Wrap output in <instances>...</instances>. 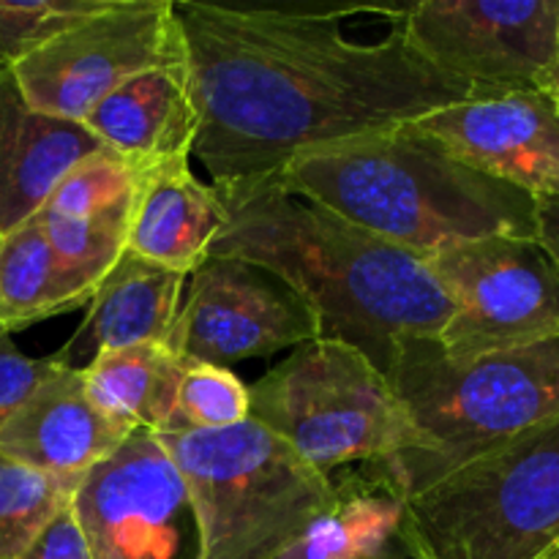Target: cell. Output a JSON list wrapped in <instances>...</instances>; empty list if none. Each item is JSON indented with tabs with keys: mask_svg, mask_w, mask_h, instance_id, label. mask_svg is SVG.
I'll return each instance as SVG.
<instances>
[{
	"mask_svg": "<svg viewBox=\"0 0 559 559\" xmlns=\"http://www.w3.org/2000/svg\"><path fill=\"white\" fill-rule=\"evenodd\" d=\"M183 480L197 559H276L336 502V484L257 420L156 435Z\"/></svg>",
	"mask_w": 559,
	"mask_h": 559,
	"instance_id": "5",
	"label": "cell"
},
{
	"mask_svg": "<svg viewBox=\"0 0 559 559\" xmlns=\"http://www.w3.org/2000/svg\"><path fill=\"white\" fill-rule=\"evenodd\" d=\"M535 240L559 271V197H535Z\"/></svg>",
	"mask_w": 559,
	"mask_h": 559,
	"instance_id": "27",
	"label": "cell"
},
{
	"mask_svg": "<svg viewBox=\"0 0 559 559\" xmlns=\"http://www.w3.org/2000/svg\"><path fill=\"white\" fill-rule=\"evenodd\" d=\"M271 178L420 260L497 235L535 238L533 194L462 162L418 123L304 153Z\"/></svg>",
	"mask_w": 559,
	"mask_h": 559,
	"instance_id": "3",
	"label": "cell"
},
{
	"mask_svg": "<svg viewBox=\"0 0 559 559\" xmlns=\"http://www.w3.org/2000/svg\"><path fill=\"white\" fill-rule=\"evenodd\" d=\"M409 559H546L559 551V415L404 500Z\"/></svg>",
	"mask_w": 559,
	"mask_h": 559,
	"instance_id": "6",
	"label": "cell"
},
{
	"mask_svg": "<svg viewBox=\"0 0 559 559\" xmlns=\"http://www.w3.org/2000/svg\"><path fill=\"white\" fill-rule=\"evenodd\" d=\"M385 377L407 440L369 469L404 500L559 415V338L467 360L437 338H399Z\"/></svg>",
	"mask_w": 559,
	"mask_h": 559,
	"instance_id": "4",
	"label": "cell"
},
{
	"mask_svg": "<svg viewBox=\"0 0 559 559\" xmlns=\"http://www.w3.org/2000/svg\"><path fill=\"white\" fill-rule=\"evenodd\" d=\"M183 369L186 358L169 344H140L98 353L82 366V377L91 399L104 413L131 429L162 435L173 420Z\"/></svg>",
	"mask_w": 559,
	"mask_h": 559,
	"instance_id": "19",
	"label": "cell"
},
{
	"mask_svg": "<svg viewBox=\"0 0 559 559\" xmlns=\"http://www.w3.org/2000/svg\"><path fill=\"white\" fill-rule=\"evenodd\" d=\"M186 282L189 276L123 251L87 300L82 325L58 353H52L55 360L69 369H82V360L91 364L98 353L167 344L178 320Z\"/></svg>",
	"mask_w": 559,
	"mask_h": 559,
	"instance_id": "18",
	"label": "cell"
},
{
	"mask_svg": "<svg viewBox=\"0 0 559 559\" xmlns=\"http://www.w3.org/2000/svg\"><path fill=\"white\" fill-rule=\"evenodd\" d=\"M453 311L437 336L453 360L559 338V271L535 238L469 240L426 260Z\"/></svg>",
	"mask_w": 559,
	"mask_h": 559,
	"instance_id": "8",
	"label": "cell"
},
{
	"mask_svg": "<svg viewBox=\"0 0 559 559\" xmlns=\"http://www.w3.org/2000/svg\"><path fill=\"white\" fill-rule=\"evenodd\" d=\"M227 222L211 257L282 278L314 314L320 338L360 349L385 374L399 338H437L453 304L426 260L287 194L273 178L216 189Z\"/></svg>",
	"mask_w": 559,
	"mask_h": 559,
	"instance_id": "2",
	"label": "cell"
},
{
	"mask_svg": "<svg viewBox=\"0 0 559 559\" xmlns=\"http://www.w3.org/2000/svg\"><path fill=\"white\" fill-rule=\"evenodd\" d=\"M76 309L41 222L31 216L0 233V328L25 331L33 322Z\"/></svg>",
	"mask_w": 559,
	"mask_h": 559,
	"instance_id": "20",
	"label": "cell"
},
{
	"mask_svg": "<svg viewBox=\"0 0 559 559\" xmlns=\"http://www.w3.org/2000/svg\"><path fill=\"white\" fill-rule=\"evenodd\" d=\"M404 36L480 98L551 87L559 55V0H424L399 14Z\"/></svg>",
	"mask_w": 559,
	"mask_h": 559,
	"instance_id": "10",
	"label": "cell"
},
{
	"mask_svg": "<svg viewBox=\"0 0 559 559\" xmlns=\"http://www.w3.org/2000/svg\"><path fill=\"white\" fill-rule=\"evenodd\" d=\"M355 11L175 0L200 109L191 156L213 189L257 183L304 153L478 102L469 82L409 44L399 16L374 44L344 36L342 20Z\"/></svg>",
	"mask_w": 559,
	"mask_h": 559,
	"instance_id": "1",
	"label": "cell"
},
{
	"mask_svg": "<svg viewBox=\"0 0 559 559\" xmlns=\"http://www.w3.org/2000/svg\"><path fill=\"white\" fill-rule=\"evenodd\" d=\"M98 151L82 123L36 112L0 66V233L36 216L69 169Z\"/></svg>",
	"mask_w": 559,
	"mask_h": 559,
	"instance_id": "16",
	"label": "cell"
},
{
	"mask_svg": "<svg viewBox=\"0 0 559 559\" xmlns=\"http://www.w3.org/2000/svg\"><path fill=\"white\" fill-rule=\"evenodd\" d=\"M249 396V418L328 478L349 464L382 467L407 440L388 377L360 349L333 338L295 347Z\"/></svg>",
	"mask_w": 559,
	"mask_h": 559,
	"instance_id": "7",
	"label": "cell"
},
{
	"mask_svg": "<svg viewBox=\"0 0 559 559\" xmlns=\"http://www.w3.org/2000/svg\"><path fill=\"white\" fill-rule=\"evenodd\" d=\"M112 0H0V66L14 69L20 60L41 49L76 22L104 11Z\"/></svg>",
	"mask_w": 559,
	"mask_h": 559,
	"instance_id": "24",
	"label": "cell"
},
{
	"mask_svg": "<svg viewBox=\"0 0 559 559\" xmlns=\"http://www.w3.org/2000/svg\"><path fill=\"white\" fill-rule=\"evenodd\" d=\"M20 559H93L91 546L71 511V502L44 527V533Z\"/></svg>",
	"mask_w": 559,
	"mask_h": 559,
	"instance_id": "26",
	"label": "cell"
},
{
	"mask_svg": "<svg viewBox=\"0 0 559 559\" xmlns=\"http://www.w3.org/2000/svg\"><path fill=\"white\" fill-rule=\"evenodd\" d=\"M80 123L98 145L123 158L136 173L191 158L200 134V109L186 55L126 80Z\"/></svg>",
	"mask_w": 559,
	"mask_h": 559,
	"instance_id": "15",
	"label": "cell"
},
{
	"mask_svg": "<svg viewBox=\"0 0 559 559\" xmlns=\"http://www.w3.org/2000/svg\"><path fill=\"white\" fill-rule=\"evenodd\" d=\"M186 287L167 342L186 360L227 369L320 338L300 295L251 262L207 257Z\"/></svg>",
	"mask_w": 559,
	"mask_h": 559,
	"instance_id": "12",
	"label": "cell"
},
{
	"mask_svg": "<svg viewBox=\"0 0 559 559\" xmlns=\"http://www.w3.org/2000/svg\"><path fill=\"white\" fill-rule=\"evenodd\" d=\"M58 369L60 364L55 360V355H49V358H27V355L20 353L11 333L0 328V426Z\"/></svg>",
	"mask_w": 559,
	"mask_h": 559,
	"instance_id": "25",
	"label": "cell"
},
{
	"mask_svg": "<svg viewBox=\"0 0 559 559\" xmlns=\"http://www.w3.org/2000/svg\"><path fill=\"white\" fill-rule=\"evenodd\" d=\"M183 55L175 0H112L11 71L36 112L80 123L126 80Z\"/></svg>",
	"mask_w": 559,
	"mask_h": 559,
	"instance_id": "9",
	"label": "cell"
},
{
	"mask_svg": "<svg viewBox=\"0 0 559 559\" xmlns=\"http://www.w3.org/2000/svg\"><path fill=\"white\" fill-rule=\"evenodd\" d=\"M82 478H55L0 456V559H20L71 502Z\"/></svg>",
	"mask_w": 559,
	"mask_h": 559,
	"instance_id": "21",
	"label": "cell"
},
{
	"mask_svg": "<svg viewBox=\"0 0 559 559\" xmlns=\"http://www.w3.org/2000/svg\"><path fill=\"white\" fill-rule=\"evenodd\" d=\"M546 559H559V551H555V555H551V557H546Z\"/></svg>",
	"mask_w": 559,
	"mask_h": 559,
	"instance_id": "29",
	"label": "cell"
},
{
	"mask_svg": "<svg viewBox=\"0 0 559 559\" xmlns=\"http://www.w3.org/2000/svg\"><path fill=\"white\" fill-rule=\"evenodd\" d=\"M136 183H140V173L102 147L93 156L82 158L74 169H69V175L55 186L38 213L63 218L93 216V213L134 200Z\"/></svg>",
	"mask_w": 559,
	"mask_h": 559,
	"instance_id": "23",
	"label": "cell"
},
{
	"mask_svg": "<svg viewBox=\"0 0 559 559\" xmlns=\"http://www.w3.org/2000/svg\"><path fill=\"white\" fill-rule=\"evenodd\" d=\"M131 431L93 402L82 369L60 364L0 426V456L55 478H82L112 456Z\"/></svg>",
	"mask_w": 559,
	"mask_h": 559,
	"instance_id": "14",
	"label": "cell"
},
{
	"mask_svg": "<svg viewBox=\"0 0 559 559\" xmlns=\"http://www.w3.org/2000/svg\"><path fill=\"white\" fill-rule=\"evenodd\" d=\"M251 396L249 385L224 366L186 360L178 385V404L173 420L162 435L175 431H216L249 420Z\"/></svg>",
	"mask_w": 559,
	"mask_h": 559,
	"instance_id": "22",
	"label": "cell"
},
{
	"mask_svg": "<svg viewBox=\"0 0 559 559\" xmlns=\"http://www.w3.org/2000/svg\"><path fill=\"white\" fill-rule=\"evenodd\" d=\"M224 222L227 211L222 197L191 173L189 158L158 164L140 173L126 251L191 276L207 262Z\"/></svg>",
	"mask_w": 559,
	"mask_h": 559,
	"instance_id": "17",
	"label": "cell"
},
{
	"mask_svg": "<svg viewBox=\"0 0 559 559\" xmlns=\"http://www.w3.org/2000/svg\"><path fill=\"white\" fill-rule=\"evenodd\" d=\"M551 87H559V55H557V69H555V80H551Z\"/></svg>",
	"mask_w": 559,
	"mask_h": 559,
	"instance_id": "28",
	"label": "cell"
},
{
	"mask_svg": "<svg viewBox=\"0 0 559 559\" xmlns=\"http://www.w3.org/2000/svg\"><path fill=\"white\" fill-rule=\"evenodd\" d=\"M415 123L462 162L533 197H559V87L464 102Z\"/></svg>",
	"mask_w": 559,
	"mask_h": 559,
	"instance_id": "13",
	"label": "cell"
},
{
	"mask_svg": "<svg viewBox=\"0 0 559 559\" xmlns=\"http://www.w3.org/2000/svg\"><path fill=\"white\" fill-rule=\"evenodd\" d=\"M71 511L93 559H197L194 513L158 437L134 429L82 475Z\"/></svg>",
	"mask_w": 559,
	"mask_h": 559,
	"instance_id": "11",
	"label": "cell"
}]
</instances>
